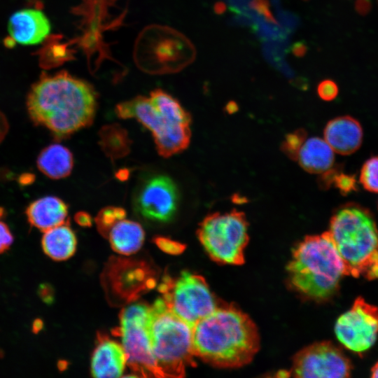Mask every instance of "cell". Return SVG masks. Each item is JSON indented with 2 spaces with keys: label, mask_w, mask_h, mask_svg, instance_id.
Returning <instances> with one entry per match:
<instances>
[{
  "label": "cell",
  "mask_w": 378,
  "mask_h": 378,
  "mask_svg": "<svg viewBox=\"0 0 378 378\" xmlns=\"http://www.w3.org/2000/svg\"><path fill=\"white\" fill-rule=\"evenodd\" d=\"M97 105L94 88L66 71L42 76L27 98L31 120L47 128L58 139L91 125Z\"/></svg>",
  "instance_id": "6da1fadb"
},
{
  "label": "cell",
  "mask_w": 378,
  "mask_h": 378,
  "mask_svg": "<svg viewBox=\"0 0 378 378\" xmlns=\"http://www.w3.org/2000/svg\"><path fill=\"white\" fill-rule=\"evenodd\" d=\"M195 354L218 368L241 367L258 351L260 339L251 318L237 307L218 305L192 327Z\"/></svg>",
  "instance_id": "7a4b0ae2"
},
{
  "label": "cell",
  "mask_w": 378,
  "mask_h": 378,
  "mask_svg": "<svg viewBox=\"0 0 378 378\" xmlns=\"http://www.w3.org/2000/svg\"><path fill=\"white\" fill-rule=\"evenodd\" d=\"M290 283L304 296L326 300L334 296L346 275L329 232L305 237L294 249L288 267Z\"/></svg>",
  "instance_id": "3957f363"
},
{
  "label": "cell",
  "mask_w": 378,
  "mask_h": 378,
  "mask_svg": "<svg viewBox=\"0 0 378 378\" xmlns=\"http://www.w3.org/2000/svg\"><path fill=\"white\" fill-rule=\"evenodd\" d=\"M328 232L346 275L378 279V228L370 210L353 202L340 206L330 218Z\"/></svg>",
  "instance_id": "277c9868"
},
{
  "label": "cell",
  "mask_w": 378,
  "mask_h": 378,
  "mask_svg": "<svg viewBox=\"0 0 378 378\" xmlns=\"http://www.w3.org/2000/svg\"><path fill=\"white\" fill-rule=\"evenodd\" d=\"M150 309V336L158 377H183L194 364L192 327L172 312L162 298Z\"/></svg>",
  "instance_id": "5b68a950"
},
{
  "label": "cell",
  "mask_w": 378,
  "mask_h": 378,
  "mask_svg": "<svg viewBox=\"0 0 378 378\" xmlns=\"http://www.w3.org/2000/svg\"><path fill=\"white\" fill-rule=\"evenodd\" d=\"M248 221L244 212L233 209L207 215L200 223L197 237L214 261L227 265H241L248 241Z\"/></svg>",
  "instance_id": "8992f818"
},
{
  "label": "cell",
  "mask_w": 378,
  "mask_h": 378,
  "mask_svg": "<svg viewBox=\"0 0 378 378\" xmlns=\"http://www.w3.org/2000/svg\"><path fill=\"white\" fill-rule=\"evenodd\" d=\"M117 115L134 118L152 134L160 155L169 158L182 152L190 144V125L176 122L158 111L149 97L138 96L117 104Z\"/></svg>",
  "instance_id": "52a82bcc"
},
{
  "label": "cell",
  "mask_w": 378,
  "mask_h": 378,
  "mask_svg": "<svg viewBox=\"0 0 378 378\" xmlns=\"http://www.w3.org/2000/svg\"><path fill=\"white\" fill-rule=\"evenodd\" d=\"M159 288L168 308L192 327L219 305L204 277L188 271L165 276Z\"/></svg>",
  "instance_id": "ba28073f"
},
{
  "label": "cell",
  "mask_w": 378,
  "mask_h": 378,
  "mask_svg": "<svg viewBox=\"0 0 378 378\" xmlns=\"http://www.w3.org/2000/svg\"><path fill=\"white\" fill-rule=\"evenodd\" d=\"M150 306L136 302L125 307L120 315L118 335L127 356V365L139 375L158 377L151 347Z\"/></svg>",
  "instance_id": "9c48e42d"
},
{
  "label": "cell",
  "mask_w": 378,
  "mask_h": 378,
  "mask_svg": "<svg viewBox=\"0 0 378 378\" xmlns=\"http://www.w3.org/2000/svg\"><path fill=\"white\" fill-rule=\"evenodd\" d=\"M335 331L347 349L357 354L366 351L378 335V307L357 298L351 308L338 318Z\"/></svg>",
  "instance_id": "30bf717a"
},
{
  "label": "cell",
  "mask_w": 378,
  "mask_h": 378,
  "mask_svg": "<svg viewBox=\"0 0 378 378\" xmlns=\"http://www.w3.org/2000/svg\"><path fill=\"white\" fill-rule=\"evenodd\" d=\"M352 365L344 352L330 342H320L300 351L293 358L290 374L296 377H350Z\"/></svg>",
  "instance_id": "8fae6325"
},
{
  "label": "cell",
  "mask_w": 378,
  "mask_h": 378,
  "mask_svg": "<svg viewBox=\"0 0 378 378\" xmlns=\"http://www.w3.org/2000/svg\"><path fill=\"white\" fill-rule=\"evenodd\" d=\"M133 204L144 218L167 223L174 217L179 204V191L174 181L165 175L146 178L138 188Z\"/></svg>",
  "instance_id": "7c38bea8"
},
{
  "label": "cell",
  "mask_w": 378,
  "mask_h": 378,
  "mask_svg": "<svg viewBox=\"0 0 378 378\" xmlns=\"http://www.w3.org/2000/svg\"><path fill=\"white\" fill-rule=\"evenodd\" d=\"M51 24L46 15L38 9L24 8L14 13L8 22L10 38L24 46L41 43L50 34Z\"/></svg>",
  "instance_id": "4fadbf2b"
},
{
  "label": "cell",
  "mask_w": 378,
  "mask_h": 378,
  "mask_svg": "<svg viewBox=\"0 0 378 378\" xmlns=\"http://www.w3.org/2000/svg\"><path fill=\"white\" fill-rule=\"evenodd\" d=\"M127 356L121 344L100 335L91 358L94 377H119L124 373Z\"/></svg>",
  "instance_id": "5bb4252c"
},
{
  "label": "cell",
  "mask_w": 378,
  "mask_h": 378,
  "mask_svg": "<svg viewBox=\"0 0 378 378\" xmlns=\"http://www.w3.org/2000/svg\"><path fill=\"white\" fill-rule=\"evenodd\" d=\"M324 139L334 152L350 155L356 152L363 141V130L359 122L349 115L330 120L324 129Z\"/></svg>",
  "instance_id": "9a60e30c"
},
{
  "label": "cell",
  "mask_w": 378,
  "mask_h": 378,
  "mask_svg": "<svg viewBox=\"0 0 378 378\" xmlns=\"http://www.w3.org/2000/svg\"><path fill=\"white\" fill-rule=\"evenodd\" d=\"M26 215L31 225L45 232L66 221L68 206L57 197L46 196L32 202Z\"/></svg>",
  "instance_id": "2e32d148"
},
{
  "label": "cell",
  "mask_w": 378,
  "mask_h": 378,
  "mask_svg": "<svg viewBox=\"0 0 378 378\" xmlns=\"http://www.w3.org/2000/svg\"><path fill=\"white\" fill-rule=\"evenodd\" d=\"M334 150L325 139L311 137L305 140L298 155L300 166L311 174H323L332 167Z\"/></svg>",
  "instance_id": "e0dca14e"
},
{
  "label": "cell",
  "mask_w": 378,
  "mask_h": 378,
  "mask_svg": "<svg viewBox=\"0 0 378 378\" xmlns=\"http://www.w3.org/2000/svg\"><path fill=\"white\" fill-rule=\"evenodd\" d=\"M41 244L44 253L57 261L71 257L76 249V237L69 222L57 225L44 232Z\"/></svg>",
  "instance_id": "ac0fdd59"
},
{
  "label": "cell",
  "mask_w": 378,
  "mask_h": 378,
  "mask_svg": "<svg viewBox=\"0 0 378 378\" xmlns=\"http://www.w3.org/2000/svg\"><path fill=\"white\" fill-rule=\"evenodd\" d=\"M115 252L121 255H131L142 246L145 232L137 222L125 218L115 223L108 232L107 237Z\"/></svg>",
  "instance_id": "d6986e66"
},
{
  "label": "cell",
  "mask_w": 378,
  "mask_h": 378,
  "mask_svg": "<svg viewBox=\"0 0 378 378\" xmlns=\"http://www.w3.org/2000/svg\"><path fill=\"white\" fill-rule=\"evenodd\" d=\"M38 169L46 176L60 179L68 176L74 167V158L66 147L53 144L43 148L37 158Z\"/></svg>",
  "instance_id": "ffe728a7"
},
{
  "label": "cell",
  "mask_w": 378,
  "mask_h": 378,
  "mask_svg": "<svg viewBox=\"0 0 378 378\" xmlns=\"http://www.w3.org/2000/svg\"><path fill=\"white\" fill-rule=\"evenodd\" d=\"M99 144L106 155L115 160L130 153L132 141L126 130L118 124H111L100 129Z\"/></svg>",
  "instance_id": "44dd1931"
},
{
  "label": "cell",
  "mask_w": 378,
  "mask_h": 378,
  "mask_svg": "<svg viewBox=\"0 0 378 378\" xmlns=\"http://www.w3.org/2000/svg\"><path fill=\"white\" fill-rule=\"evenodd\" d=\"M149 99L155 109L170 120L183 125H190V114L167 92L155 89L150 92Z\"/></svg>",
  "instance_id": "7402d4cb"
},
{
  "label": "cell",
  "mask_w": 378,
  "mask_h": 378,
  "mask_svg": "<svg viewBox=\"0 0 378 378\" xmlns=\"http://www.w3.org/2000/svg\"><path fill=\"white\" fill-rule=\"evenodd\" d=\"M126 211L120 206H109L102 209L95 217V223L102 235L107 237L111 227L125 218Z\"/></svg>",
  "instance_id": "603a6c76"
},
{
  "label": "cell",
  "mask_w": 378,
  "mask_h": 378,
  "mask_svg": "<svg viewBox=\"0 0 378 378\" xmlns=\"http://www.w3.org/2000/svg\"><path fill=\"white\" fill-rule=\"evenodd\" d=\"M360 182L365 189L371 192H378V156L368 159L363 165Z\"/></svg>",
  "instance_id": "cb8c5ba5"
},
{
  "label": "cell",
  "mask_w": 378,
  "mask_h": 378,
  "mask_svg": "<svg viewBox=\"0 0 378 378\" xmlns=\"http://www.w3.org/2000/svg\"><path fill=\"white\" fill-rule=\"evenodd\" d=\"M307 133L304 129H298L288 134L283 141L281 149L292 160H297L298 153L307 139Z\"/></svg>",
  "instance_id": "d4e9b609"
},
{
  "label": "cell",
  "mask_w": 378,
  "mask_h": 378,
  "mask_svg": "<svg viewBox=\"0 0 378 378\" xmlns=\"http://www.w3.org/2000/svg\"><path fill=\"white\" fill-rule=\"evenodd\" d=\"M332 185L339 190L342 195L351 193L356 190L358 188L354 176L340 172L339 169L334 176Z\"/></svg>",
  "instance_id": "484cf974"
},
{
  "label": "cell",
  "mask_w": 378,
  "mask_h": 378,
  "mask_svg": "<svg viewBox=\"0 0 378 378\" xmlns=\"http://www.w3.org/2000/svg\"><path fill=\"white\" fill-rule=\"evenodd\" d=\"M316 91L318 97L321 99L331 101L337 97L338 94V87L333 80L326 79L318 83Z\"/></svg>",
  "instance_id": "4316f807"
},
{
  "label": "cell",
  "mask_w": 378,
  "mask_h": 378,
  "mask_svg": "<svg viewBox=\"0 0 378 378\" xmlns=\"http://www.w3.org/2000/svg\"><path fill=\"white\" fill-rule=\"evenodd\" d=\"M156 245L163 251L169 254H179L185 249V245L164 237L154 239Z\"/></svg>",
  "instance_id": "83f0119b"
},
{
  "label": "cell",
  "mask_w": 378,
  "mask_h": 378,
  "mask_svg": "<svg viewBox=\"0 0 378 378\" xmlns=\"http://www.w3.org/2000/svg\"><path fill=\"white\" fill-rule=\"evenodd\" d=\"M251 9L255 10L258 14L264 16L265 19L272 24H278L277 20L275 19L272 13L270 10V4L269 0H251L249 4Z\"/></svg>",
  "instance_id": "f1b7e54d"
},
{
  "label": "cell",
  "mask_w": 378,
  "mask_h": 378,
  "mask_svg": "<svg viewBox=\"0 0 378 378\" xmlns=\"http://www.w3.org/2000/svg\"><path fill=\"white\" fill-rule=\"evenodd\" d=\"M13 241V237L8 225L0 220V253L7 250L11 246Z\"/></svg>",
  "instance_id": "f546056e"
},
{
  "label": "cell",
  "mask_w": 378,
  "mask_h": 378,
  "mask_svg": "<svg viewBox=\"0 0 378 378\" xmlns=\"http://www.w3.org/2000/svg\"><path fill=\"white\" fill-rule=\"evenodd\" d=\"M355 9L360 15H367L372 8L370 0H356L355 2Z\"/></svg>",
  "instance_id": "4dcf8cb0"
},
{
  "label": "cell",
  "mask_w": 378,
  "mask_h": 378,
  "mask_svg": "<svg viewBox=\"0 0 378 378\" xmlns=\"http://www.w3.org/2000/svg\"><path fill=\"white\" fill-rule=\"evenodd\" d=\"M74 219L82 227H89L92 225L91 216L85 211H79L76 214Z\"/></svg>",
  "instance_id": "1f68e13d"
},
{
  "label": "cell",
  "mask_w": 378,
  "mask_h": 378,
  "mask_svg": "<svg viewBox=\"0 0 378 378\" xmlns=\"http://www.w3.org/2000/svg\"><path fill=\"white\" fill-rule=\"evenodd\" d=\"M307 45L302 41H298L293 43L290 48L291 53L296 57H303L307 52Z\"/></svg>",
  "instance_id": "d6a6232c"
},
{
  "label": "cell",
  "mask_w": 378,
  "mask_h": 378,
  "mask_svg": "<svg viewBox=\"0 0 378 378\" xmlns=\"http://www.w3.org/2000/svg\"><path fill=\"white\" fill-rule=\"evenodd\" d=\"M226 5L224 2L219 1L215 4L214 5V11L217 14H223L226 10Z\"/></svg>",
  "instance_id": "836d02e7"
},
{
  "label": "cell",
  "mask_w": 378,
  "mask_h": 378,
  "mask_svg": "<svg viewBox=\"0 0 378 378\" xmlns=\"http://www.w3.org/2000/svg\"><path fill=\"white\" fill-rule=\"evenodd\" d=\"M225 109L229 113H232L237 111L238 106L234 102L231 101L226 105Z\"/></svg>",
  "instance_id": "e575fe53"
},
{
  "label": "cell",
  "mask_w": 378,
  "mask_h": 378,
  "mask_svg": "<svg viewBox=\"0 0 378 378\" xmlns=\"http://www.w3.org/2000/svg\"><path fill=\"white\" fill-rule=\"evenodd\" d=\"M292 83L296 86L302 87V88L303 87H306L307 85V81L304 80L303 78H296L292 80Z\"/></svg>",
  "instance_id": "d590c367"
},
{
  "label": "cell",
  "mask_w": 378,
  "mask_h": 378,
  "mask_svg": "<svg viewBox=\"0 0 378 378\" xmlns=\"http://www.w3.org/2000/svg\"><path fill=\"white\" fill-rule=\"evenodd\" d=\"M43 327V322L36 319L33 323V331L36 333L38 332Z\"/></svg>",
  "instance_id": "8d00e7d4"
},
{
  "label": "cell",
  "mask_w": 378,
  "mask_h": 378,
  "mask_svg": "<svg viewBox=\"0 0 378 378\" xmlns=\"http://www.w3.org/2000/svg\"><path fill=\"white\" fill-rule=\"evenodd\" d=\"M371 377H378V362L371 369Z\"/></svg>",
  "instance_id": "74e56055"
},
{
  "label": "cell",
  "mask_w": 378,
  "mask_h": 378,
  "mask_svg": "<svg viewBox=\"0 0 378 378\" xmlns=\"http://www.w3.org/2000/svg\"><path fill=\"white\" fill-rule=\"evenodd\" d=\"M303 1H309V0H303Z\"/></svg>",
  "instance_id": "f35d334b"
}]
</instances>
